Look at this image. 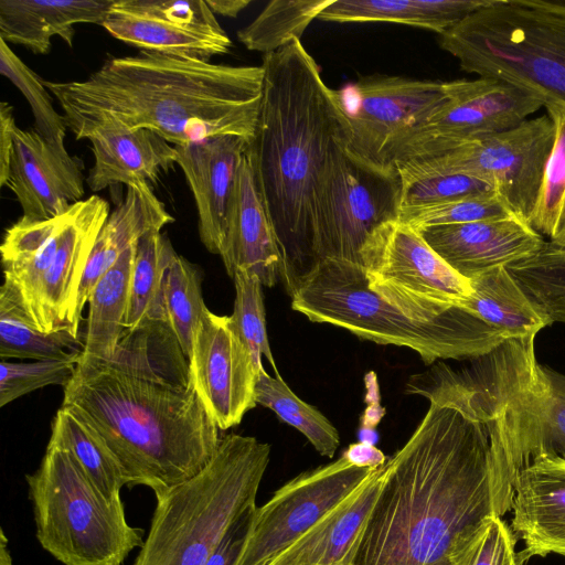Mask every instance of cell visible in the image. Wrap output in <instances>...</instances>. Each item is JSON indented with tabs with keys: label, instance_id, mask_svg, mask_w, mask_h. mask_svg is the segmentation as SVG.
Wrapping results in <instances>:
<instances>
[{
	"label": "cell",
	"instance_id": "6",
	"mask_svg": "<svg viewBox=\"0 0 565 565\" xmlns=\"http://www.w3.org/2000/svg\"><path fill=\"white\" fill-rule=\"evenodd\" d=\"M270 445L255 437H221L210 462L162 498L132 565H205L232 522L256 495Z\"/></svg>",
	"mask_w": 565,
	"mask_h": 565
},
{
	"label": "cell",
	"instance_id": "33",
	"mask_svg": "<svg viewBox=\"0 0 565 565\" xmlns=\"http://www.w3.org/2000/svg\"><path fill=\"white\" fill-rule=\"evenodd\" d=\"M255 401L299 430L321 456H334L340 445L337 428L315 406L299 398L280 375L271 376L265 370L260 372Z\"/></svg>",
	"mask_w": 565,
	"mask_h": 565
},
{
	"label": "cell",
	"instance_id": "41",
	"mask_svg": "<svg viewBox=\"0 0 565 565\" xmlns=\"http://www.w3.org/2000/svg\"><path fill=\"white\" fill-rule=\"evenodd\" d=\"M77 362L34 360L0 362V406L49 385L65 387L74 376Z\"/></svg>",
	"mask_w": 565,
	"mask_h": 565
},
{
	"label": "cell",
	"instance_id": "39",
	"mask_svg": "<svg viewBox=\"0 0 565 565\" xmlns=\"http://www.w3.org/2000/svg\"><path fill=\"white\" fill-rule=\"evenodd\" d=\"M512 215L515 214L493 190L438 204L402 209L399 221L415 230H420L429 226L504 218Z\"/></svg>",
	"mask_w": 565,
	"mask_h": 565
},
{
	"label": "cell",
	"instance_id": "42",
	"mask_svg": "<svg viewBox=\"0 0 565 565\" xmlns=\"http://www.w3.org/2000/svg\"><path fill=\"white\" fill-rule=\"evenodd\" d=\"M487 182L466 174H437L402 182V209L438 204L493 191Z\"/></svg>",
	"mask_w": 565,
	"mask_h": 565
},
{
	"label": "cell",
	"instance_id": "38",
	"mask_svg": "<svg viewBox=\"0 0 565 565\" xmlns=\"http://www.w3.org/2000/svg\"><path fill=\"white\" fill-rule=\"evenodd\" d=\"M0 73L7 77L28 100L33 117L34 129L47 141L65 146L67 124L64 115H60L53 106L49 89L39 75L32 71L9 46L0 39Z\"/></svg>",
	"mask_w": 565,
	"mask_h": 565
},
{
	"label": "cell",
	"instance_id": "28",
	"mask_svg": "<svg viewBox=\"0 0 565 565\" xmlns=\"http://www.w3.org/2000/svg\"><path fill=\"white\" fill-rule=\"evenodd\" d=\"M469 281L472 294L461 307L508 338L535 337L543 328L552 324L505 267L491 269Z\"/></svg>",
	"mask_w": 565,
	"mask_h": 565
},
{
	"label": "cell",
	"instance_id": "18",
	"mask_svg": "<svg viewBox=\"0 0 565 565\" xmlns=\"http://www.w3.org/2000/svg\"><path fill=\"white\" fill-rule=\"evenodd\" d=\"M417 231L444 262L468 280L531 257L546 242L516 215Z\"/></svg>",
	"mask_w": 565,
	"mask_h": 565
},
{
	"label": "cell",
	"instance_id": "15",
	"mask_svg": "<svg viewBox=\"0 0 565 565\" xmlns=\"http://www.w3.org/2000/svg\"><path fill=\"white\" fill-rule=\"evenodd\" d=\"M140 51L210 61L232 41L205 0H115L102 25Z\"/></svg>",
	"mask_w": 565,
	"mask_h": 565
},
{
	"label": "cell",
	"instance_id": "44",
	"mask_svg": "<svg viewBox=\"0 0 565 565\" xmlns=\"http://www.w3.org/2000/svg\"><path fill=\"white\" fill-rule=\"evenodd\" d=\"M257 505L252 504L227 527L205 565H238L252 533Z\"/></svg>",
	"mask_w": 565,
	"mask_h": 565
},
{
	"label": "cell",
	"instance_id": "23",
	"mask_svg": "<svg viewBox=\"0 0 565 565\" xmlns=\"http://www.w3.org/2000/svg\"><path fill=\"white\" fill-rule=\"evenodd\" d=\"M383 472L384 466L377 468L354 493L265 565H353Z\"/></svg>",
	"mask_w": 565,
	"mask_h": 565
},
{
	"label": "cell",
	"instance_id": "7",
	"mask_svg": "<svg viewBox=\"0 0 565 565\" xmlns=\"http://www.w3.org/2000/svg\"><path fill=\"white\" fill-rule=\"evenodd\" d=\"M438 44L465 72L565 104V0H487Z\"/></svg>",
	"mask_w": 565,
	"mask_h": 565
},
{
	"label": "cell",
	"instance_id": "25",
	"mask_svg": "<svg viewBox=\"0 0 565 565\" xmlns=\"http://www.w3.org/2000/svg\"><path fill=\"white\" fill-rule=\"evenodd\" d=\"M173 221L148 182L127 185L125 198L110 212L92 249L78 292L79 317L95 285L119 256L145 234L161 231Z\"/></svg>",
	"mask_w": 565,
	"mask_h": 565
},
{
	"label": "cell",
	"instance_id": "47",
	"mask_svg": "<svg viewBox=\"0 0 565 565\" xmlns=\"http://www.w3.org/2000/svg\"><path fill=\"white\" fill-rule=\"evenodd\" d=\"M214 14L236 18L249 3V0H205Z\"/></svg>",
	"mask_w": 565,
	"mask_h": 565
},
{
	"label": "cell",
	"instance_id": "17",
	"mask_svg": "<svg viewBox=\"0 0 565 565\" xmlns=\"http://www.w3.org/2000/svg\"><path fill=\"white\" fill-rule=\"evenodd\" d=\"M83 168L65 146L47 141L35 129L17 127L9 170L0 185L14 193L22 217L51 220L83 200Z\"/></svg>",
	"mask_w": 565,
	"mask_h": 565
},
{
	"label": "cell",
	"instance_id": "32",
	"mask_svg": "<svg viewBox=\"0 0 565 565\" xmlns=\"http://www.w3.org/2000/svg\"><path fill=\"white\" fill-rule=\"evenodd\" d=\"M177 255L170 239L161 231L149 232L138 239L130 276L126 330H134L147 322H164L163 277Z\"/></svg>",
	"mask_w": 565,
	"mask_h": 565
},
{
	"label": "cell",
	"instance_id": "45",
	"mask_svg": "<svg viewBox=\"0 0 565 565\" xmlns=\"http://www.w3.org/2000/svg\"><path fill=\"white\" fill-rule=\"evenodd\" d=\"M17 125L9 103L0 104V183L4 181L13 150Z\"/></svg>",
	"mask_w": 565,
	"mask_h": 565
},
{
	"label": "cell",
	"instance_id": "40",
	"mask_svg": "<svg viewBox=\"0 0 565 565\" xmlns=\"http://www.w3.org/2000/svg\"><path fill=\"white\" fill-rule=\"evenodd\" d=\"M233 280L235 301L232 319L248 347L257 370H265L262 362L264 356L269 361L275 375H279L267 337L263 285L256 276L245 271H236Z\"/></svg>",
	"mask_w": 565,
	"mask_h": 565
},
{
	"label": "cell",
	"instance_id": "8",
	"mask_svg": "<svg viewBox=\"0 0 565 565\" xmlns=\"http://www.w3.org/2000/svg\"><path fill=\"white\" fill-rule=\"evenodd\" d=\"M36 539L64 565H121L143 544L122 501L107 499L76 459L49 443L39 468L25 476Z\"/></svg>",
	"mask_w": 565,
	"mask_h": 565
},
{
	"label": "cell",
	"instance_id": "46",
	"mask_svg": "<svg viewBox=\"0 0 565 565\" xmlns=\"http://www.w3.org/2000/svg\"><path fill=\"white\" fill-rule=\"evenodd\" d=\"M342 456L353 466L377 469L386 463L385 455L373 444L359 441L351 444Z\"/></svg>",
	"mask_w": 565,
	"mask_h": 565
},
{
	"label": "cell",
	"instance_id": "16",
	"mask_svg": "<svg viewBox=\"0 0 565 565\" xmlns=\"http://www.w3.org/2000/svg\"><path fill=\"white\" fill-rule=\"evenodd\" d=\"M188 360L192 384L220 430L238 425L257 405L255 388L260 372L232 316L206 308Z\"/></svg>",
	"mask_w": 565,
	"mask_h": 565
},
{
	"label": "cell",
	"instance_id": "4",
	"mask_svg": "<svg viewBox=\"0 0 565 565\" xmlns=\"http://www.w3.org/2000/svg\"><path fill=\"white\" fill-rule=\"evenodd\" d=\"M263 95L246 153L282 256L290 295L315 266L313 205L331 153L351 127L340 94L323 82L300 40L263 56Z\"/></svg>",
	"mask_w": 565,
	"mask_h": 565
},
{
	"label": "cell",
	"instance_id": "27",
	"mask_svg": "<svg viewBox=\"0 0 565 565\" xmlns=\"http://www.w3.org/2000/svg\"><path fill=\"white\" fill-rule=\"evenodd\" d=\"M487 0H333L318 17L329 22H392L438 35L451 29Z\"/></svg>",
	"mask_w": 565,
	"mask_h": 565
},
{
	"label": "cell",
	"instance_id": "20",
	"mask_svg": "<svg viewBox=\"0 0 565 565\" xmlns=\"http://www.w3.org/2000/svg\"><path fill=\"white\" fill-rule=\"evenodd\" d=\"M248 145L242 137L225 135L174 146L177 164L195 200L201 242L212 254L220 255L236 174Z\"/></svg>",
	"mask_w": 565,
	"mask_h": 565
},
{
	"label": "cell",
	"instance_id": "49",
	"mask_svg": "<svg viewBox=\"0 0 565 565\" xmlns=\"http://www.w3.org/2000/svg\"><path fill=\"white\" fill-rule=\"evenodd\" d=\"M557 245L565 246V213L551 239H548Z\"/></svg>",
	"mask_w": 565,
	"mask_h": 565
},
{
	"label": "cell",
	"instance_id": "29",
	"mask_svg": "<svg viewBox=\"0 0 565 565\" xmlns=\"http://www.w3.org/2000/svg\"><path fill=\"white\" fill-rule=\"evenodd\" d=\"M137 244V243H136ZM136 244L100 277L88 299L85 349L82 355L110 360L126 332L130 276Z\"/></svg>",
	"mask_w": 565,
	"mask_h": 565
},
{
	"label": "cell",
	"instance_id": "12",
	"mask_svg": "<svg viewBox=\"0 0 565 565\" xmlns=\"http://www.w3.org/2000/svg\"><path fill=\"white\" fill-rule=\"evenodd\" d=\"M361 266L375 294L416 320L438 319L472 294L470 281L403 223L362 250Z\"/></svg>",
	"mask_w": 565,
	"mask_h": 565
},
{
	"label": "cell",
	"instance_id": "1",
	"mask_svg": "<svg viewBox=\"0 0 565 565\" xmlns=\"http://www.w3.org/2000/svg\"><path fill=\"white\" fill-rule=\"evenodd\" d=\"M412 375L429 407L384 465L353 565H467L520 471L516 367L499 352Z\"/></svg>",
	"mask_w": 565,
	"mask_h": 565
},
{
	"label": "cell",
	"instance_id": "24",
	"mask_svg": "<svg viewBox=\"0 0 565 565\" xmlns=\"http://www.w3.org/2000/svg\"><path fill=\"white\" fill-rule=\"evenodd\" d=\"M115 0H0V39L33 54H47L51 40L73 46L78 23L105 22Z\"/></svg>",
	"mask_w": 565,
	"mask_h": 565
},
{
	"label": "cell",
	"instance_id": "21",
	"mask_svg": "<svg viewBox=\"0 0 565 565\" xmlns=\"http://www.w3.org/2000/svg\"><path fill=\"white\" fill-rule=\"evenodd\" d=\"M511 529L524 542L519 556H565V459L540 455L518 473Z\"/></svg>",
	"mask_w": 565,
	"mask_h": 565
},
{
	"label": "cell",
	"instance_id": "5",
	"mask_svg": "<svg viewBox=\"0 0 565 565\" xmlns=\"http://www.w3.org/2000/svg\"><path fill=\"white\" fill-rule=\"evenodd\" d=\"M289 296L291 308L310 321L343 328L377 344L408 348L427 365L476 359L510 339L465 307L431 321L413 319L369 287L361 265L345 260L319 262Z\"/></svg>",
	"mask_w": 565,
	"mask_h": 565
},
{
	"label": "cell",
	"instance_id": "13",
	"mask_svg": "<svg viewBox=\"0 0 565 565\" xmlns=\"http://www.w3.org/2000/svg\"><path fill=\"white\" fill-rule=\"evenodd\" d=\"M375 470L353 466L341 456L286 482L257 507L238 565H265L354 493Z\"/></svg>",
	"mask_w": 565,
	"mask_h": 565
},
{
	"label": "cell",
	"instance_id": "11",
	"mask_svg": "<svg viewBox=\"0 0 565 565\" xmlns=\"http://www.w3.org/2000/svg\"><path fill=\"white\" fill-rule=\"evenodd\" d=\"M445 99L397 146L393 167L505 131L544 107L537 94L494 77L445 82Z\"/></svg>",
	"mask_w": 565,
	"mask_h": 565
},
{
	"label": "cell",
	"instance_id": "2",
	"mask_svg": "<svg viewBox=\"0 0 565 565\" xmlns=\"http://www.w3.org/2000/svg\"><path fill=\"white\" fill-rule=\"evenodd\" d=\"M62 406L105 441L127 484L150 488L156 500L203 470L221 440L188 358L160 321L126 330L110 360L82 355Z\"/></svg>",
	"mask_w": 565,
	"mask_h": 565
},
{
	"label": "cell",
	"instance_id": "26",
	"mask_svg": "<svg viewBox=\"0 0 565 565\" xmlns=\"http://www.w3.org/2000/svg\"><path fill=\"white\" fill-rule=\"evenodd\" d=\"M519 406L525 466L540 455L565 459V375L532 360L521 383Z\"/></svg>",
	"mask_w": 565,
	"mask_h": 565
},
{
	"label": "cell",
	"instance_id": "35",
	"mask_svg": "<svg viewBox=\"0 0 565 565\" xmlns=\"http://www.w3.org/2000/svg\"><path fill=\"white\" fill-rule=\"evenodd\" d=\"M202 270L177 255L166 269L162 284L164 323L189 359L195 328L206 306L202 294Z\"/></svg>",
	"mask_w": 565,
	"mask_h": 565
},
{
	"label": "cell",
	"instance_id": "14",
	"mask_svg": "<svg viewBox=\"0 0 565 565\" xmlns=\"http://www.w3.org/2000/svg\"><path fill=\"white\" fill-rule=\"evenodd\" d=\"M352 106L344 108L351 139L348 150L380 167L407 134L446 97L445 82L396 75H370L351 86Z\"/></svg>",
	"mask_w": 565,
	"mask_h": 565
},
{
	"label": "cell",
	"instance_id": "34",
	"mask_svg": "<svg viewBox=\"0 0 565 565\" xmlns=\"http://www.w3.org/2000/svg\"><path fill=\"white\" fill-rule=\"evenodd\" d=\"M333 0H274L245 28L237 39L250 51L264 55L300 40L308 25Z\"/></svg>",
	"mask_w": 565,
	"mask_h": 565
},
{
	"label": "cell",
	"instance_id": "30",
	"mask_svg": "<svg viewBox=\"0 0 565 565\" xmlns=\"http://www.w3.org/2000/svg\"><path fill=\"white\" fill-rule=\"evenodd\" d=\"M85 349L84 331L71 329L52 333L39 331L31 322L13 290L0 289V358L78 362Z\"/></svg>",
	"mask_w": 565,
	"mask_h": 565
},
{
	"label": "cell",
	"instance_id": "3",
	"mask_svg": "<svg viewBox=\"0 0 565 565\" xmlns=\"http://www.w3.org/2000/svg\"><path fill=\"white\" fill-rule=\"evenodd\" d=\"M67 127L147 128L173 146L233 135L253 141L264 70L140 51L107 60L85 81L47 82Z\"/></svg>",
	"mask_w": 565,
	"mask_h": 565
},
{
	"label": "cell",
	"instance_id": "9",
	"mask_svg": "<svg viewBox=\"0 0 565 565\" xmlns=\"http://www.w3.org/2000/svg\"><path fill=\"white\" fill-rule=\"evenodd\" d=\"M338 147L318 182L313 205V258L361 265V253L399 223L402 181L395 167H380Z\"/></svg>",
	"mask_w": 565,
	"mask_h": 565
},
{
	"label": "cell",
	"instance_id": "22",
	"mask_svg": "<svg viewBox=\"0 0 565 565\" xmlns=\"http://www.w3.org/2000/svg\"><path fill=\"white\" fill-rule=\"evenodd\" d=\"M92 143L94 164L86 179L93 192L119 183H157L177 164L175 147L159 134L139 128L95 127L83 136Z\"/></svg>",
	"mask_w": 565,
	"mask_h": 565
},
{
	"label": "cell",
	"instance_id": "36",
	"mask_svg": "<svg viewBox=\"0 0 565 565\" xmlns=\"http://www.w3.org/2000/svg\"><path fill=\"white\" fill-rule=\"evenodd\" d=\"M505 268L551 323H565V246L546 241L535 255Z\"/></svg>",
	"mask_w": 565,
	"mask_h": 565
},
{
	"label": "cell",
	"instance_id": "43",
	"mask_svg": "<svg viewBox=\"0 0 565 565\" xmlns=\"http://www.w3.org/2000/svg\"><path fill=\"white\" fill-rule=\"evenodd\" d=\"M516 535L502 520L494 516L475 547L467 565H523L515 552Z\"/></svg>",
	"mask_w": 565,
	"mask_h": 565
},
{
	"label": "cell",
	"instance_id": "37",
	"mask_svg": "<svg viewBox=\"0 0 565 565\" xmlns=\"http://www.w3.org/2000/svg\"><path fill=\"white\" fill-rule=\"evenodd\" d=\"M544 108L554 125V141L529 224L551 239L565 213V104L546 102Z\"/></svg>",
	"mask_w": 565,
	"mask_h": 565
},
{
	"label": "cell",
	"instance_id": "48",
	"mask_svg": "<svg viewBox=\"0 0 565 565\" xmlns=\"http://www.w3.org/2000/svg\"><path fill=\"white\" fill-rule=\"evenodd\" d=\"M8 539L1 529L0 531V565H13L10 551L8 547Z\"/></svg>",
	"mask_w": 565,
	"mask_h": 565
},
{
	"label": "cell",
	"instance_id": "19",
	"mask_svg": "<svg viewBox=\"0 0 565 565\" xmlns=\"http://www.w3.org/2000/svg\"><path fill=\"white\" fill-rule=\"evenodd\" d=\"M220 256L231 278L245 271L266 287L281 279L280 247L246 151L236 174Z\"/></svg>",
	"mask_w": 565,
	"mask_h": 565
},
{
	"label": "cell",
	"instance_id": "10",
	"mask_svg": "<svg viewBox=\"0 0 565 565\" xmlns=\"http://www.w3.org/2000/svg\"><path fill=\"white\" fill-rule=\"evenodd\" d=\"M554 141L547 114L449 152L395 164L402 182L437 174H466L489 183L527 223Z\"/></svg>",
	"mask_w": 565,
	"mask_h": 565
},
{
	"label": "cell",
	"instance_id": "31",
	"mask_svg": "<svg viewBox=\"0 0 565 565\" xmlns=\"http://www.w3.org/2000/svg\"><path fill=\"white\" fill-rule=\"evenodd\" d=\"M49 443L67 450L107 499L121 501L127 481L119 462L99 435L70 409L61 406L56 412Z\"/></svg>",
	"mask_w": 565,
	"mask_h": 565
}]
</instances>
